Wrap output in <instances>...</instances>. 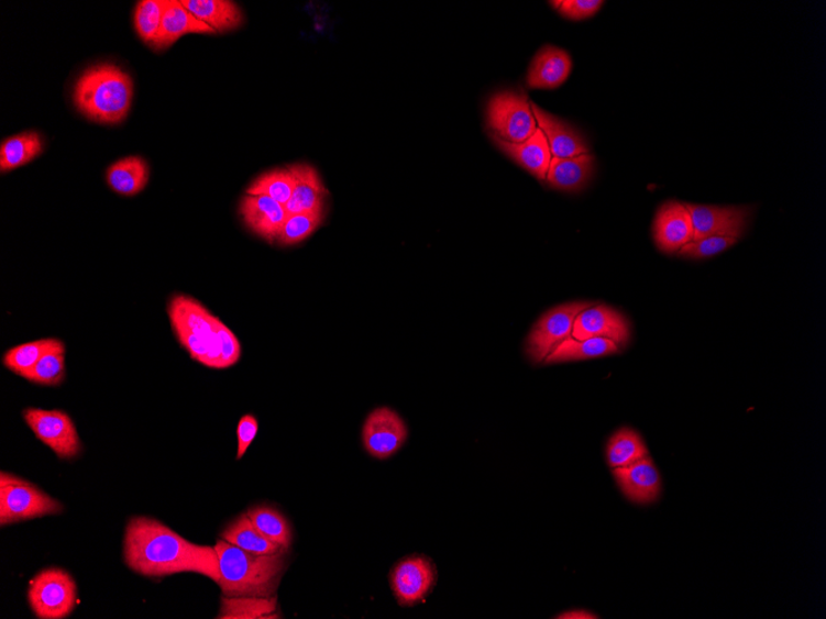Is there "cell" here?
<instances>
[{"label": "cell", "instance_id": "obj_17", "mask_svg": "<svg viewBox=\"0 0 826 619\" xmlns=\"http://www.w3.org/2000/svg\"><path fill=\"white\" fill-rule=\"evenodd\" d=\"M492 139L503 154L511 158L525 172L539 179L540 183H546L553 156L549 142H547V137L540 128L524 143H507L495 135Z\"/></svg>", "mask_w": 826, "mask_h": 619}, {"label": "cell", "instance_id": "obj_23", "mask_svg": "<svg viewBox=\"0 0 826 619\" xmlns=\"http://www.w3.org/2000/svg\"><path fill=\"white\" fill-rule=\"evenodd\" d=\"M181 4L219 34L232 32L244 22L241 8L231 0H183Z\"/></svg>", "mask_w": 826, "mask_h": 619}, {"label": "cell", "instance_id": "obj_24", "mask_svg": "<svg viewBox=\"0 0 826 619\" xmlns=\"http://www.w3.org/2000/svg\"><path fill=\"white\" fill-rule=\"evenodd\" d=\"M221 538L223 541L241 548L249 553L258 555L286 553L284 549L268 541L246 513L239 516L232 523H229Z\"/></svg>", "mask_w": 826, "mask_h": 619}, {"label": "cell", "instance_id": "obj_4", "mask_svg": "<svg viewBox=\"0 0 826 619\" xmlns=\"http://www.w3.org/2000/svg\"><path fill=\"white\" fill-rule=\"evenodd\" d=\"M131 76L115 65H97L77 79L74 102L91 121L101 124L122 123L132 106Z\"/></svg>", "mask_w": 826, "mask_h": 619}, {"label": "cell", "instance_id": "obj_25", "mask_svg": "<svg viewBox=\"0 0 826 619\" xmlns=\"http://www.w3.org/2000/svg\"><path fill=\"white\" fill-rule=\"evenodd\" d=\"M620 352V346L610 339L591 338L576 341L574 338L566 339L561 345L547 356L546 364H560L586 361L614 355Z\"/></svg>", "mask_w": 826, "mask_h": 619}, {"label": "cell", "instance_id": "obj_8", "mask_svg": "<svg viewBox=\"0 0 826 619\" xmlns=\"http://www.w3.org/2000/svg\"><path fill=\"white\" fill-rule=\"evenodd\" d=\"M594 302H570L547 311L526 339V354L533 364L546 361L557 346L572 338L575 318Z\"/></svg>", "mask_w": 826, "mask_h": 619}, {"label": "cell", "instance_id": "obj_9", "mask_svg": "<svg viewBox=\"0 0 826 619\" xmlns=\"http://www.w3.org/2000/svg\"><path fill=\"white\" fill-rule=\"evenodd\" d=\"M25 423L32 429L40 441L65 461H71L81 453V441L71 417L63 411H45L40 408H27L23 412Z\"/></svg>", "mask_w": 826, "mask_h": 619}, {"label": "cell", "instance_id": "obj_30", "mask_svg": "<svg viewBox=\"0 0 826 619\" xmlns=\"http://www.w3.org/2000/svg\"><path fill=\"white\" fill-rule=\"evenodd\" d=\"M606 456L610 467L616 468L639 462L649 456V452L639 433L634 429L623 428L610 438Z\"/></svg>", "mask_w": 826, "mask_h": 619}, {"label": "cell", "instance_id": "obj_27", "mask_svg": "<svg viewBox=\"0 0 826 619\" xmlns=\"http://www.w3.org/2000/svg\"><path fill=\"white\" fill-rule=\"evenodd\" d=\"M219 619H271L282 618L277 598L274 597H222Z\"/></svg>", "mask_w": 826, "mask_h": 619}, {"label": "cell", "instance_id": "obj_13", "mask_svg": "<svg viewBox=\"0 0 826 619\" xmlns=\"http://www.w3.org/2000/svg\"><path fill=\"white\" fill-rule=\"evenodd\" d=\"M631 328L623 313L605 305H593L575 318L572 338L584 341L591 338L610 339L619 346L630 341Z\"/></svg>", "mask_w": 826, "mask_h": 619}, {"label": "cell", "instance_id": "obj_16", "mask_svg": "<svg viewBox=\"0 0 826 619\" xmlns=\"http://www.w3.org/2000/svg\"><path fill=\"white\" fill-rule=\"evenodd\" d=\"M239 212L246 228L267 243L276 242L287 218L285 206L266 196L245 195Z\"/></svg>", "mask_w": 826, "mask_h": 619}, {"label": "cell", "instance_id": "obj_39", "mask_svg": "<svg viewBox=\"0 0 826 619\" xmlns=\"http://www.w3.org/2000/svg\"><path fill=\"white\" fill-rule=\"evenodd\" d=\"M557 618H562V619H595V618H599V617L595 616V615H593L591 612H586V611H583V610H576V611H570V612L562 614V615H560Z\"/></svg>", "mask_w": 826, "mask_h": 619}, {"label": "cell", "instance_id": "obj_1", "mask_svg": "<svg viewBox=\"0 0 826 619\" xmlns=\"http://www.w3.org/2000/svg\"><path fill=\"white\" fill-rule=\"evenodd\" d=\"M124 562L136 574L164 577L195 573L219 581L214 546L188 542L172 528L148 517H134L125 528Z\"/></svg>", "mask_w": 826, "mask_h": 619}, {"label": "cell", "instance_id": "obj_12", "mask_svg": "<svg viewBox=\"0 0 826 619\" xmlns=\"http://www.w3.org/2000/svg\"><path fill=\"white\" fill-rule=\"evenodd\" d=\"M436 567L426 556H410L394 567L390 575L397 603L410 607L421 603L436 584Z\"/></svg>", "mask_w": 826, "mask_h": 619}, {"label": "cell", "instance_id": "obj_15", "mask_svg": "<svg viewBox=\"0 0 826 619\" xmlns=\"http://www.w3.org/2000/svg\"><path fill=\"white\" fill-rule=\"evenodd\" d=\"M531 106L537 126L546 135L553 157L570 158L591 154L588 142H586L580 130L562 121L561 118L543 111L542 108L536 106L533 102Z\"/></svg>", "mask_w": 826, "mask_h": 619}, {"label": "cell", "instance_id": "obj_37", "mask_svg": "<svg viewBox=\"0 0 826 619\" xmlns=\"http://www.w3.org/2000/svg\"><path fill=\"white\" fill-rule=\"evenodd\" d=\"M551 4L559 9L562 16L581 22L598 13L605 3L601 0H562V2H551Z\"/></svg>", "mask_w": 826, "mask_h": 619}, {"label": "cell", "instance_id": "obj_10", "mask_svg": "<svg viewBox=\"0 0 826 619\" xmlns=\"http://www.w3.org/2000/svg\"><path fill=\"white\" fill-rule=\"evenodd\" d=\"M693 224V241L708 236L740 239L748 232L753 208L750 206H703L685 203Z\"/></svg>", "mask_w": 826, "mask_h": 619}, {"label": "cell", "instance_id": "obj_36", "mask_svg": "<svg viewBox=\"0 0 826 619\" xmlns=\"http://www.w3.org/2000/svg\"><path fill=\"white\" fill-rule=\"evenodd\" d=\"M738 239L731 236H708L692 241L680 250V256L690 259H705L723 254L726 250L738 243Z\"/></svg>", "mask_w": 826, "mask_h": 619}, {"label": "cell", "instance_id": "obj_33", "mask_svg": "<svg viewBox=\"0 0 826 619\" xmlns=\"http://www.w3.org/2000/svg\"><path fill=\"white\" fill-rule=\"evenodd\" d=\"M324 211L287 214L276 243L282 246L300 244L310 237L323 222Z\"/></svg>", "mask_w": 826, "mask_h": 619}, {"label": "cell", "instance_id": "obj_18", "mask_svg": "<svg viewBox=\"0 0 826 619\" xmlns=\"http://www.w3.org/2000/svg\"><path fill=\"white\" fill-rule=\"evenodd\" d=\"M614 476L625 496L636 504H650L659 497L661 477L649 456L631 465L614 468Z\"/></svg>", "mask_w": 826, "mask_h": 619}, {"label": "cell", "instance_id": "obj_20", "mask_svg": "<svg viewBox=\"0 0 826 619\" xmlns=\"http://www.w3.org/2000/svg\"><path fill=\"white\" fill-rule=\"evenodd\" d=\"M594 173L595 158L592 154L570 158L552 157L546 184L555 191L580 194L591 184Z\"/></svg>", "mask_w": 826, "mask_h": 619}, {"label": "cell", "instance_id": "obj_7", "mask_svg": "<svg viewBox=\"0 0 826 619\" xmlns=\"http://www.w3.org/2000/svg\"><path fill=\"white\" fill-rule=\"evenodd\" d=\"M27 601L40 619L66 618L73 614L77 604L75 578L64 568H45L30 583Z\"/></svg>", "mask_w": 826, "mask_h": 619}, {"label": "cell", "instance_id": "obj_29", "mask_svg": "<svg viewBox=\"0 0 826 619\" xmlns=\"http://www.w3.org/2000/svg\"><path fill=\"white\" fill-rule=\"evenodd\" d=\"M246 515L268 541L284 549L286 553L290 551L294 539L293 528L280 511L268 506H256L249 509Z\"/></svg>", "mask_w": 826, "mask_h": 619}, {"label": "cell", "instance_id": "obj_11", "mask_svg": "<svg viewBox=\"0 0 826 619\" xmlns=\"http://www.w3.org/2000/svg\"><path fill=\"white\" fill-rule=\"evenodd\" d=\"M407 439L403 418L392 408L375 409L363 427V444L373 457L385 461L400 451Z\"/></svg>", "mask_w": 826, "mask_h": 619}, {"label": "cell", "instance_id": "obj_35", "mask_svg": "<svg viewBox=\"0 0 826 619\" xmlns=\"http://www.w3.org/2000/svg\"><path fill=\"white\" fill-rule=\"evenodd\" d=\"M166 0H143L135 10V27L139 36L152 45L161 30Z\"/></svg>", "mask_w": 826, "mask_h": 619}, {"label": "cell", "instance_id": "obj_6", "mask_svg": "<svg viewBox=\"0 0 826 619\" xmlns=\"http://www.w3.org/2000/svg\"><path fill=\"white\" fill-rule=\"evenodd\" d=\"M532 102L524 92L503 91L491 98L486 107V123L493 135L507 143H524L539 129Z\"/></svg>", "mask_w": 826, "mask_h": 619}, {"label": "cell", "instance_id": "obj_5", "mask_svg": "<svg viewBox=\"0 0 826 619\" xmlns=\"http://www.w3.org/2000/svg\"><path fill=\"white\" fill-rule=\"evenodd\" d=\"M64 505L22 477L0 475V524L62 515Z\"/></svg>", "mask_w": 826, "mask_h": 619}, {"label": "cell", "instance_id": "obj_19", "mask_svg": "<svg viewBox=\"0 0 826 619\" xmlns=\"http://www.w3.org/2000/svg\"><path fill=\"white\" fill-rule=\"evenodd\" d=\"M572 57L565 49L547 45L532 59L526 84L533 89H555L569 79Z\"/></svg>", "mask_w": 826, "mask_h": 619}, {"label": "cell", "instance_id": "obj_22", "mask_svg": "<svg viewBox=\"0 0 826 619\" xmlns=\"http://www.w3.org/2000/svg\"><path fill=\"white\" fill-rule=\"evenodd\" d=\"M188 34H217L211 26L195 18L176 0H166L163 22L158 34L151 45L157 52L173 46L178 38Z\"/></svg>", "mask_w": 826, "mask_h": 619}, {"label": "cell", "instance_id": "obj_28", "mask_svg": "<svg viewBox=\"0 0 826 619\" xmlns=\"http://www.w3.org/2000/svg\"><path fill=\"white\" fill-rule=\"evenodd\" d=\"M43 153V140L35 132H29L4 140L0 145V172H12L32 163Z\"/></svg>", "mask_w": 826, "mask_h": 619}, {"label": "cell", "instance_id": "obj_32", "mask_svg": "<svg viewBox=\"0 0 826 619\" xmlns=\"http://www.w3.org/2000/svg\"><path fill=\"white\" fill-rule=\"evenodd\" d=\"M295 188V177L290 168H277L274 172L258 176L255 181L247 187L246 195L266 196L274 201L284 206L290 201Z\"/></svg>", "mask_w": 826, "mask_h": 619}, {"label": "cell", "instance_id": "obj_3", "mask_svg": "<svg viewBox=\"0 0 826 619\" xmlns=\"http://www.w3.org/2000/svg\"><path fill=\"white\" fill-rule=\"evenodd\" d=\"M218 586L225 597H274L287 568V553L258 555L219 539Z\"/></svg>", "mask_w": 826, "mask_h": 619}, {"label": "cell", "instance_id": "obj_21", "mask_svg": "<svg viewBox=\"0 0 826 619\" xmlns=\"http://www.w3.org/2000/svg\"><path fill=\"white\" fill-rule=\"evenodd\" d=\"M295 177V188L290 201L285 206L287 214L324 211L327 189L317 169L311 165L287 166Z\"/></svg>", "mask_w": 826, "mask_h": 619}, {"label": "cell", "instance_id": "obj_14", "mask_svg": "<svg viewBox=\"0 0 826 619\" xmlns=\"http://www.w3.org/2000/svg\"><path fill=\"white\" fill-rule=\"evenodd\" d=\"M653 239L656 246L667 255L679 254L693 241L692 218L685 203L669 201L660 207L654 217Z\"/></svg>", "mask_w": 826, "mask_h": 619}, {"label": "cell", "instance_id": "obj_31", "mask_svg": "<svg viewBox=\"0 0 826 619\" xmlns=\"http://www.w3.org/2000/svg\"><path fill=\"white\" fill-rule=\"evenodd\" d=\"M62 346H65V344L58 339H42V341L30 342L10 349L4 355L3 363L10 372L23 377L32 371L40 358Z\"/></svg>", "mask_w": 826, "mask_h": 619}, {"label": "cell", "instance_id": "obj_38", "mask_svg": "<svg viewBox=\"0 0 826 619\" xmlns=\"http://www.w3.org/2000/svg\"><path fill=\"white\" fill-rule=\"evenodd\" d=\"M258 431L257 419L252 414L242 417L239 421L238 433V452L236 458H241L246 454L249 446L252 445Z\"/></svg>", "mask_w": 826, "mask_h": 619}, {"label": "cell", "instance_id": "obj_2", "mask_svg": "<svg viewBox=\"0 0 826 619\" xmlns=\"http://www.w3.org/2000/svg\"><path fill=\"white\" fill-rule=\"evenodd\" d=\"M167 312L178 342L195 362L223 371L241 361L242 346L231 329L197 299L175 296Z\"/></svg>", "mask_w": 826, "mask_h": 619}, {"label": "cell", "instance_id": "obj_26", "mask_svg": "<svg viewBox=\"0 0 826 619\" xmlns=\"http://www.w3.org/2000/svg\"><path fill=\"white\" fill-rule=\"evenodd\" d=\"M107 181L119 195L141 194L148 181L147 164L136 156L123 158L108 168Z\"/></svg>", "mask_w": 826, "mask_h": 619}, {"label": "cell", "instance_id": "obj_34", "mask_svg": "<svg viewBox=\"0 0 826 619\" xmlns=\"http://www.w3.org/2000/svg\"><path fill=\"white\" fill-rule=\"evenodd\" d=\"M66 346L57 347L48 352L38 363L23 377L30 383L44 386H58L66 377L65 366Z\"/></svg>", "mask_w": 826, "mask_h": 619}]
</instances>
